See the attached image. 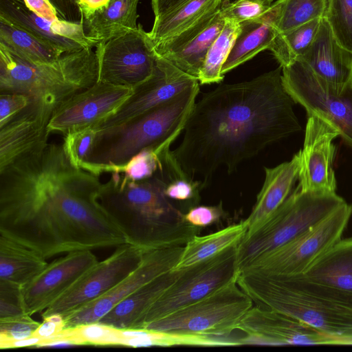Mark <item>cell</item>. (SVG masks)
Segmentation results:
<instances>
[{
  "label": "cell",
  "mask_w": 352,
  "mask_h": 352,
  "mask_svg": "<svg viewBox=\"0 0 352 352\" xmlns=\"http://www.w3.org/2000/svg\"><path fill=\"white\" fill-rule=\"evenodd\" d=\"M102 184L72 165L62 144L47 142L0 170V233L46 258L128 243L99 201Z\"/></svg>",
  "instance_id": "1"
},
{
  "label": "cell",
  "mask_w": 352,
  "mask_h": 352,
  "mask_svg": "<svg viewBox=\"0 0 352 352\" xmlns=\"http://www.w3.org/2000/svg\"><path fill=\"white\" fill-rule=\"evenodd\" d=\"M282 67L247 81L220 85L195 103L179 146L182 170L204 186L220 167L230 173L267 146L301 129Z\"/></svg>",
  "instance_id": "2"
},
{
  "label": "cell",
  "mask_w": 352,
  "mask_h": 352,
  "mask_svg": "<svg viewBox=\"0 0 352 352\" xmlns=\"http://www.w3.org/2000/svg\"><path fill=\"white\" fill-rule=\"evenodd\" d=\"M102 184L99 201L122 227L129 243L144 249L184 245L197 227L184 219L165 195L166 182L160 175L141 181L111 173Z\"/></svg>",
  "instance_id": "3"
},
{
  "label": "cell",
  "mask_w": 352,
  "mask_h": 352,
  "mask_svg": "<svg viewBox=\"0 0 352 352\" xmlns=\"http://www.w3.org/2000/svg\"><path fill=\"white\" fill-rule=\"evenodd\" d=\"M236 283L261 308L277 311L319 331L352 343V294L305 279L254 272L239 274Z\"/></svg>",
  "instance_id": "4"
},
{
  "label": "cell",
  "mask_w": 352,
  "mask_h": 352,
  "mask_svg": "<svg viewBox=\"0 0 352 352\" xmlns=\"http://www.w3.org/2000/svg\"><path fill=\"white\" fill-rule=\"evenodd\" d=\"M199 91V82L171 100L121 124L96 131L82 169L96 176L118 173L147 148L171 145L184 131Z\"/></svg>",
  "instance_id": "5"
},
{
  "label": "cell",
  "mask_w": 352,
  "mask_h": 352,
  "mask_svg": "<svg viewBox=\"0 0 352 352\" xmlns=\"http://www.w3.org/2000/svg\"><path fill=\"white\" fill-rule=\"evenodd\" d=\"M96 52L91 48L65 53L54 62L32 63L0 44V93L41 98L55 108L98 80Z\"/></svg>",
  "instance_id": "6"
},
{
  "label": "cell",
  "mask_w": 352,
  "mask_h": 352,
  "mask_svg": "<svg viewBox=\"0 0 352 352\" xmlns=\"http://www.w3.org/2000/svg\"><path fill=\"white\" fill-rule=\"evenodd\" d=\"M345 203L336 192H303L297 186L254 233L238 243L239 273L316 226Z\"/></svg>",
  "instance_id": "7"
},
{
  "label": "cell",
  "mask_w": 352,
  "mask_h": 352,
  "mask_svg": "<svg viewBox=\"0 0 352 352\" xmlns=\"http://www.w3.org/2000/svg\"><path fill=\"white\" fill-rule=\"evenodd\" d=\"M252 307V299L234 280L195 302L146 324L142 329L227 336L237 329Z\"/></svg>",
  "instance_id": "8"
},
{
  "label": "cell",
  "mask_w": 352,
  "mask_h": 352,
  "mask_svg": "<svg viewBox=\"0 0 352 352\" xmlns=\"http://www.w3.org/2000/svg\"><path fill=\"white\" fill-rule=\"evenodd\" d=\"M237 244L211 258L180 270L176 280L151 305L133 329H143L146 324L195 302L236 280L239 274Z\"/></svg>",
  "instance_id": "9"
},
{
  "label": "cell",
  "mask_w": 352,
  "mask_h": 352,
  "mask_svg": "<svg viewBox=\"0 0 352 352\" xmlns=\"http://www.w3.org/2000/svg\"><path fill=\"white\" fill-rule=\"evenodd\" d=\"M282 82L294 102L305 107L308 116L327 121L352 147V80L344 85L328 82L298 59L282 67Z\"/></svg>",
  "instance_id": "10"
},
{
  "label": "cell",
  "mask_w": 352,
  "mask_h": 352,
  "mask_svg": "<svg viewBox=\"0 0 352 352\" xmlns=\"http://www.w3.org/2000/svg\"><path fill=\"white\" fill-rule=\"evenodd\" d=\"M351 215L352 204L346 202L322 221L252 263L240 273L254 272L287 276L304 274L341 239Z\"/></svg>",
  "instance_id": "11"
},
{
  "label": "cell",
  "mask_w": 352,
  "mask_h": 352,
  "mask_svg": "<svg viewBox=\"0 0 352 352\" xmlns=\"http://www.w3.org/2000/svg\"><path fill=\"white\" fill-rule=\"evenodd\" d=\"M95 52L97 82L134 88L154 71L156 55L141 24L136 30L99 43Z\"/></svg>",
  "instance_id": "12"
},
{
  "label": "cell",
  "mask_w": 352,
  "mask_h": 352,
  "mask_svg": "<svg viewBox=\"0 0 352 352\" xmlns=\"http://www.w3.org/2000/svg\"><path fill=\"white\" fill-rule=\"evenodd\" d=\"M107 258L98 261L66 292L43 311L41 316L64 317L101 297L129 275L140 265L145 250L132 243L116 247Z\"/></svg>",
  "instance_id": "13"
},
{
  "label": "cell",
  "mask_w": 352,
  "mask_h": 352,
  "mask_svg": "<svg viewBox=\"0 0 352 352\" xmlns=\"http://www.w3.org/2000/svg\"><path fill=\"white\" fill-rule=\"evenodd\" d=\"M133 88L96 82L58 106L47 126L48 133L63 134L96 127L113 115L131 97Z\"/></svg>",
  "instance_id": "14"
},
{
  "label": "cell",
  "mask_w": 352,
  "mask_h": 352,
  "mask_svg": "<svg viewBox=\"0 0 352 352\" xmlns=\"http://www.w3.org/2000/svg\"><path fill=\"white\" fill-rule=\"evenodd\" d=\"M184 245L145 250L140 265L124 279L101 297L64 317V329L98 322L129 294L158 276L173 270L181 256Z\"/></svg>",
  "instance_id": "15"
},
{
  "label": "cell",
  "mask_w": 352,
  "mask_h": 352,
  "mask_svg": "<svg viewBox=\"0 0 352 352\" xmlns=\"http://www.w3.org/2000/svg\"><path fill=\"white\" fill-rule=\"evenodd\" d=\"M199 82L164 58L156 56L153 74L133 88L131 97L96 130L121 124L163 104Z\"/></svg>",
  "instance_id": "16"
},
{
  "label": "cell",
  "mask_w": 352,
  "mask_h": 352,
  "mask_svg": "<svg viewBox=\"0 0 352 352\" xmlns=\"http://www.w3.org/2000/svg\"><path fill=\"white\" fill-rule=\"evenodd\" d=\"M243 331L245 344H342L340 339L283 313L252 307L237 329Z\"/></svg>",
  "instance_id": "17"
},
{
  "label": "cell",
  "mask_w": 352,
  "mask_h": 352,
  "mask_svg": "<svg viewBox=\"0 0 352 352\" xmlns=\"http://www.w3.org/2000/svg\"><path fill=\"white\" fill-rule=\"evenodd\" d=\"M98 261L91 250H85L68 252L48 263L21 288L25 313L32 316L47 309Z\"/></svg>",
  "instance_id": "18"
},
{
  "label": "cell",
  "mask_w": 352,
  "mask_h": 352,
  "mask_svg": "<svg viewBox=\"0 0 352 352\" xmlns=\"http://www.w3.org/2000/svg\"><path fill=\"white\" fill-rule=\"evenodd\" d=\"M338 131L317 116L307 119L298 186L301 191L336 192V180L333 169L335 146Z\"/></svg>",
  "instance_id": "19"
},
{
  "label": "cell",
  "mask_w": 352,
  "mask_h": 352,
  "mask_svg": "<svg viewBox=\"0 0 352 352\" xmlns=\"http://www.w3.org/2000/svg\"><path fill=\"white\" fill-rule=\"evenodd\" d=\"M219 8L154 46L155 55L198 79L206 54L225 23Z\"/></svg>",
  "instance_id": "20"
},
{
  "label": "cell",
  "mask_w": 352,
  "mask_h": 352,
  "mask_svg": "<svg viewBox=\"0 0 352 352\" xmlns=\"http://www.w3.org/2000/svg\"><path fill=\"white\" fill-rule=\"evenodd\" d=\"M56 108L41 98L0 128V170L17 158L47 142V126Z\"/></svg>",
  "instance_id": "21"
},
{
  "label": "cell",
  "mask_w": 352,
  "mask_h": 352,
  "mask_svg": "<svg viewBox=\"0 0 352 352\" xmlns=\"http://www.w3.org/2000/svg\"><path fill=\"white\" fill-rule=\"evenodd\" d=\"M0 16L56 46L64 54L92 49L99 43L87 36L82 22L47 20L30 11L22 0H0Z\"/></svg>",
  "instance_id": "22"
},
{
  "label": "cell",
  "mask_w": 352,
  "mask_h": 352,
  "mask_svg": "<svg viewBox=\"0 0 352 352\" xmlns=\"http://www.w3.org/2000/svg\"><path fill=\"white\" fill-rule=\"evenodd\" d=\"M300 158V150L289 162L274 168H265L263 185L252 212L244 220L247 230L243 237L254 233L294 191L298 179Z\"/></svg>",
  "instance_id": "23"
},
{
  "label": "cell",
  "mask_w": 352,
  "mask_h": 352,
  "mask_svg": "<svg viewBox=\"0 0 352 352\" xmlns=\"http://www.w3.org/2000/svg\"><path fill=\"white\" fill-rule=\"evenodd\" d=\"M300 59L328 82L344 85L352 80V52L338 42L324 18L314 41Z\"/></svg>",
  "instance_id": "24"
},
{
  "label": "cell",
  "mask_w": 352,
  "mask_h": 352,
  "mask_svg": "<svg viewBox=\"0 0 352 352\" xmlns=\"http://www.w3.org/2000/svg\"><path fill=\"white\" fill-rule=\"evenodd\" d=\"M37 250L0 233V283L23 287L47 265Z\"/></svg>",
  "instance_id": "25"
},
{
  "label": "cell",
  "mask_w": 352,
  "mask_h": 352,
  "mask_svg": "<svg viewBox=\"0 0 352 352\" xmlns=\"http://www.w3.org/2000/svg\"><path fill=\"white\" fill-rule=\"evenodd\" d=\"M179 270H171L129 294L98 322L116 328L133 329L151 305L176 280Z\"/></svg>",
  "instance_id": "26"
},
{
  "label": "cell",
  "mask_w": 352,
  "mask_h": 352,
  "mask_svg": "<svg viewBox=\"0 0 352 352\" xmlns=\"http://www.w3.org/2000/svg\"><path fill=\"white\" fill-rule=\"evenodd\" d=\"M275 20L276 10L272 5L262 16L240 23V32L222 67V75L250 60L261 52L269 50L278 34Z\"/></svg>",
  "instance_id": "27"
},
{
  "label": "cell",
  "mask_w": 352,
  "mask_h": 352,
  "mask_svg": "<svg viewBox=\"0 0 352 352\" xmlns=\"http://www.w3.org/2000/svg\"><path fill=\"white\" fill-rule=\"evenodd\" d=\"M140 1L110 0L107 6L81 19L87 36L100 43L136 30Z\"/></svg>",
  "instance_id": "28"
},
{
  "label": "cell",
  "mask_w": 352,
  "mask_h": 352,
  "mask_svg": "<svg viewBox=\"0 0 352 352\" xmlns=\"http://www.w3.org/2000/svg\"><path fill=\"white\" fill-rule=\"evenodd\" d=\"M300 275L352 294V237L340 239Z\"/></svg>",
  "instance_id": "29"
},
{
  "label": "cell",
  "mask_w": 352,
  "mask_h": 352,
  "mask_svg": "<svg viewBox=\"0 0 352 352\" xmlns=\"http://www.w3.org/2000/svg\"><path fill=\"white\" fill-rule=\"evenodd\" d=\"M222 0H188L174 10L155 17L148 36L153 46L177 35L206 14L218 9Z\"/></svg>",
  "instance_id": "30"
},
{
  "label": "cell",
  "mask_w": 352,
  "mask_h": 352,
  "mask_svg": "<svg viewBox=\"0 0 352 352\" xmlns=\"http://www.w3.org/2000/svg\"><path fill=\"white\" fill-rule=\"evenodd\" d=\"M0 44L32 63H49L64 53L56 46L0 16Z\"/></svg>",
  "instance_id": "31"
},
{
  "label": "cell",
  "mask_w": 352,
  "mask_h": 352,
  "mask_svg": "<svg viewBox=\"0 0 352 352\" xmlns=\"http://www.w3.org/2000/svg\"><path fill=\"white\" fill-rule=\"evenodd\" d=\"M244 221L205 236H193L184 245L181 256L173 270H179L211 258L237 244L245 236Z\"/></svg>",
  "instance_id": "32"
},
{
  "label": "cell",
  "mask_w": 352,
  "mask_h": 352,
  "mask_svg": "<svg viewBox=\"0 0 352 352\" xmlns=\"http://www.w3.org/2000/svg\"><path fill=\"white\" fill-rule=\"evenodd\" d=\"M322 19H315L276 35L269 50L280 67L288 66L304 55L315 38Z\"/></svg>",
  "instance_id": "33"
},
{
  "label": "cell",
  "mask_w": 352,
  "mask_h": 352,
  "mask_svg": "<svg viewBox=\"0 0 352 352\" xmlns=\"http://www.w3.org/2000/svg\"><path fill=\"white\" fill-rule=\"evenodd\" d=\"M240 30L239 22L225 19L223 29L210 46L200 70L198 80L201 85L219 82L223 80L221 69Z\"/></svg>",
  "instance_id": "34"
},
{
  "label": "cell",
  "mask_w": 352,
  "mask_h": 352,
  "mask_svg": "<svg viewBox=\"0 0 352 352\" xmlns=\"http://www.w3.org/2000/svg\"><path fill=\"white\" fill-rule=\"evenodd\" d=\"M327 0H277L275 25L284 33L317 19L324 17Z\"/></svg>",
  "instance_id": "35"
},
{
  "label": "cell",
  "mask_w": 352,
  "mask_h": 352,
  "mask_svg": "<svg viewBox=\"0 0 352 352\" xmlns=\"http://www.w3.org/2000/svg\"><path fill=\"white\" fill-rule=\"evenodd\" d=\"M55 340H66L71 346H122L124 336L121 329L95 322L64 329L41 346Z\"/></svg>",
  "instance_id": "36"
},
{
  "label": "cell",
  "mask_w": 352,
  "mask_h": 352,
  "mask_svg": "<svg viewBox=\"0 0 352 352\" xmlns=\"http://www.w3.org/2000/svg\"><path fill=\"white\" fill-rule=\"evenodd\" d=\"M170 145L147 148L133 156L120 170L124 179L141 181L151 178L163 170V157Z\"/></svg>",
  "instance_id": "37"
},
{
  "label": "cell",
  "mask_w": 352,
  "mask_h": 352,
  "mask_svg": "<svg viewBox=\"0 0 352 352\" xmlns=\"http://www.w3.org/2000/svg\"><path fill=\"white\" fill-rule=\"evenodd\" d=\"M323 18L338 42L352 52V0H327Z\"/></svg>",
  "instance_id": "38"
},
{
  "label": "cell",
  "mask_w": 352,
  "mask_h": 352,
  "mask_svg": "<svg viewBox=\"0 0 352 352\" xmlns=\"http://www.w3.org/2000/svg\"><path fill=\"white\" fill-rule=\"evenodd\" d=\"M94 126L71 131L63 135V151L73 166L81 168L91 151L96 133Z\"/></svg>",
  "instance_id": "39"
},
{
  "label": "cell",
  "mask_w": 352,
  "mask_h": 352,
  "mask_svg": "<svg viewBox=\"0 0 352 352\" xmlns=\"http://www.w3.org/2000/svg\"><path fill=\"white\" fill-rule=\"evenodd\" d=\"M273 0H222L219 10L225 19L242 23L258 19L272 7Z\"/></svg>",
  "instance_id": "40"
},
{
  "label": "cell",
  "mask_w": 352,
  "mask_h": 352,
  "mask_svg": "<svg viewBox=\"0 0 352 352\" xmlns=\"http://www.w3.org/2000/svg\"><path fill=\"white\" fill-rule=\"evenodd\" d=\"M40 324L26 314L0 320V346L32 336Z\"/></svg>",
  "instance_id": "41"
},
{
  "label": "cell",
  "mask_w": 352,
  "mask_h": 352,
  "mask_svg": "<svg viewBox=\"0 0 352 352\" xmlns=\"http://www.w3.org/2000/svg\"><path fill=\"white\" fill-rule=\"evenodd\" d=\"M21 288L0 283V320L25 314Z\"/></svg>",
  "instance_id": "42"
},
{
  "label": "cell",
  "mask_w": 352,
  "mask_h": 352,
  "mask_svg": "<svg viewBox=\"0 0 352 352\" xmlns=\"http://www.w3.org/2000/svg\"><path fill=\"white\" fill-rule=\"evenodd\" d=\"M33 98L23 94L0 93V128L28 107Z\"/></svg>",
  "instance_id": "43"
},
{
  "label": "cell",
  "mask_w": 352,
  "mask_h": 352,
  "mask_svg": "<svg viewBox=\"0 0 352 352\" xmlns=\"http://www.w3.org/2000/svg\"><path fill=\"white\" fill-rule=\"evenodd\" d=\"M221 202L217 206H199L184 214L186 221L196 227L208 226L217 221L223 214Z\"/></svg>",
  "instance_id": "44"
},
{
  "label": "cell",
  "mask_w": 352,
  "mask_h": 352,
  "mask_svg": "<svg viewBox=\"0 0 352 352\" xmlns=\"http://www.w3.org/2000/svg\"><path fill=\"white\" fill-rule=\"evenodd\" d=\"M64 328L63 316L60 314H52L43 318V322H41L32 336L41 339V342L38 346H41L44 342L60 333Z\"/></svg>",
  "instance_id": "45"
},
{
  "label": "cell",
  "mask_w": 352,
  "mask_h": 352,
  "mask_svg": "<svg viewBox=\"0 0 352 352\" xmlns=\"http://www.w3.org/2000/svg\"><path fill=\"white\" fill-rule=\"evenodd\" d=\"M26 7L36 15L49 21L59 19L58 10L50 0H22Z\"/></svg>",
  "instance_id": "46"
},
{
  "label": "cell",
  "mask_w": 352,
  "mask_h": 352,
  "mask_svg": "<svg viewBox=\"0 0 352 352\" xmlns=\"http://www.w3.org/2000/svg\"><path fill=\"white\" fill-rule=\"evenodd\" d=\"M77 5L82 19L91 15L96 11L108 4L110 0H73Z\"/></svg>",
  "instance_id": "47"
},
{
  "label": "cell",
  "mask_w": 352,
  "mask_h": 352,
  "mask_svg": "<svg viewBox=\"0 0 352 352\" xmlns=\"http://www.w3.org/2000/svg\"><path fill=\"white\" fill-rule=\"evenodd\" d=\"M188 0H151V7L155 17L168 12Z\"/></svg>",
  "instance_id": "48"
},
{
  "label": "cell",
  "mask_w": 352,
  "mask_h": 352,
  "mask_svg": "<svg viewBox=\"0 0 352 352\" xmlns=\"http://www.w3.org/2000/svg\"><path fill=\"white\" fill-rule=\"evenodd\" d=\"M41 342V338L32 336L30 338H27L25 339L7 342L0 346V348L1 349H5L33 346H38Z\"/></svg>",
  "instance_id": "49"
},
{
  "label": "cell",
  "mask_w": 352,
  "mask_h": 352,
  "mask_svg": "<svg viewBox=\"0 0 352 352\" xmlns=\"http://www.w3.org/2000/svg\"><path fill=\"white\" fill-rule=\"evenodd\" d=\"M53 4L54 6L56 8L58 12L63 16H65L63 11L61 10V9L59 8V6H58V0H50Z\"/></svg>",
  "instance_id": "50"
}]
</instances>
